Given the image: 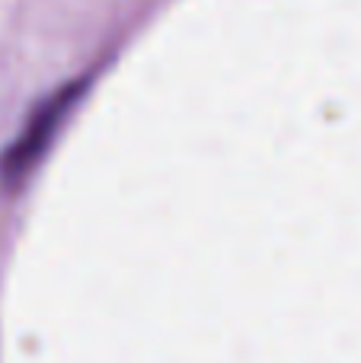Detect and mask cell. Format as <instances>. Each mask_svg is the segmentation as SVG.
I'll use <instances>...</instances> for the list:
<instances>
[{"label":"cell","mask_w":361,"mask_h":363,"mask_svg":"<svg viewBox=\"0 0 361 363\" xmlns=\"http://www.w3.org/2000/svg\"><path fill=\"white\" fill-rule=\"evenodd\" d=\"M83 86H87L83 80L68 83V86L51 93L48 99L32 112V118L26 121L19 138L0 153V188H19V182L42 163V157L48 153L51 140H55V134H58V128H61L64 118L70 115V108H74L77 96L83 93Z\"/></svg>","instance_id":"1"}]
</instances>
